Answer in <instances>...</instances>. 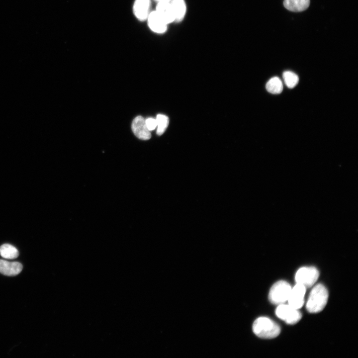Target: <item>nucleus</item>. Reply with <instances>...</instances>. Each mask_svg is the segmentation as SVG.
<instances>
[{
	"label": "nucleus",
	"instance_id": "obj_1",
	"mask_svg": "<svg viewBox=\"0 0 358 358\" xmlns=\"http://www.w3.org/2000/svg\"><path fill=\"white\" fill-rule=\"evenodd\" d=\"M328 299L327 288L321 283L316 285L311 290L306 308L309 313H318L324 308Z\"/></svg>",
	"mask_w": 358,
	"mask_h": 358
},
{
	"label": "nucleus",
	"instance_id": "obj_2",
	"mask_svg": "<svg viewBox=\"0 0 358 358\" xmlns=\"http://www.w3.org/2000/svg\"><path fill=\"white\" fill-rule=\"evenodd\" d=\"M253 331L258 337L263 339H272L278 336L280 332L279 325L269 318L261 317L253 324Z\"/></svg>",
	"mask_w": 358,
	"mask_h": 358
},
{
	"label": "nucleus",
	"instance_id": "obj_3",
	"mask_svg": "<svg viewBox=\"0 0 358 358\" xmlns=\"http://www.w3.org/2000/svg\"><path fill=\"white\" fill-rule=\"evenodd\" d=\"M290 285L284 280L275 282L270 289L268 299L271 303L279 305L287 301L291 290Z\"/></svg>",
	"mask_w": 358,
	"mask_h": 358
},
{
	"label": "nucleus",
	"instance_id": "obj_4",
	"mask_svg": "<svg viewBox=\"0 0 358 358\" xmlns=\"http://www.w3.org/2000/svg\"><path fill=\"white\" fill-rule=\"evenodd\" d=\"M319 275V271L315 267H302L297 271L295 279L296 283L309 288L316 282Z\"/></svg>",
	"mask_w": 358,
	"mask_h": 358
},
{
	"label": "nucleus",
	"instance_id": "obj_5",
	"mask_svg": "<svg viewBox=\"0 0 358 358\" xmlns=\"http://www.w3.org/2000/svg\"><path fill=\"white\" fill-rule=\"evenodd\" d=\"M275 314L279 318L289 325L296 324L302 317V314L298 309L292 307L289 304L283 303L278 305L275 310Z\"/></svg>",
	"mask_w": 358,
	"mask_h": 358
},
{
	"label": "nucleus",
	"instance_id": "obj_6",
	"mask_svg": "<svg viewBox=\"0 0 358 358\" xmlns=\"http://www.w3.org/2000/svg\"><path fill=\"white\" fill-rule=\"evenodd\" d=\"M306 288L302 284L296 283L291 288L288 299V304L292 307L299 309L304 303V295Z\"/></svg>",
	"mask_w": 358,
	"mask_h": 358
},
{
	"label": "nucleus",
	"instance_id": "obj_7",
	"mask_svg": "<svg viewBox=\"0 0 358 358\" xmlns=\"http://www.w3.org/2000/svg\"><path fill=\"white\" fill-rule=\"evenodd\" d=\"M151 0H135L132 10L135 17L139 21H146L150 13Z\"/></svg>",
	"mask_w": 358,
	"mask_h": 358
},
{
	"label": "nucleus",
	"instance_id": "obj_8",
	"mask_svg": "<svg viewBox=\"0 0 358 358\" xmlns=\"http://www.w3.org/2000/svg\"><path fill=\"white\" fill-rule=\"evenodd\" d=\"M146 21L150 29L157 34H163L167 30V24L156 13L155 10L151 11Z\"/></svg>",
	"mask_w": 358,
	"mask_h": 358
},
{
	"label": "nucleus",
	"instance_id": "obj_9",
	"mask_svg": "<svg viewBox=\"0 0 358 358\" xmlns=\"http://www.w3.org/2000/svg\"><path fill=\"white\" fill-rule=\"evenodd\" d=\"M132 129L135 135L140 139L147 140L151 137L150 131L146 126L145 119L141 116H137L133 120Z\"/></svg>",
	"mask_w": 358,
	"mask_h": 358
},
{
	"label": "nucleus",
	"instance_id": "obj_10",
	"mask_svg": "<svg viewBox=\"0 0 358 358\" xmlns=\"http://www.w3.org/2000/svg\"><path fill=\"white\" fill-rule=\"evenodd\" d=\"M155 11L167 24L175 21L171 2L157 3Z\"/></svg>",
	"mask_w": 358,
	"mask_h": 358
},
{
	"label": "nucleus",
	"instance_id": "obj_11",
	"mask_svg": "<svg viewBox=\"0 0 358 358\" xmlns=\"http://www.w3.org/2000/svg\"><path fill=\"white\" fill-rule=\"evenodd\" d=\"M22 269V265L19 262H10L0 260V272L7 276H15Z\"/></svg>",
	"mask_w": 358,
	"mask_h": 358
},
{
	"label": "nucleus",
	"instance_id": "obj_12",
	"mask_svg": "<svg viewBox=\"0 0 358 358\" xmlns=\"http://www.w3.org/2000/svg\"><path fill=\"white\" fill-rule=\"evenodd\" d=\"M171 4L175 17V21H181L183 19L186 12V5L184 0H172Z\"/></svg>",
	"mask_w": 358,
	"mask_h": 358
},
{
	"label": "nucleus",
	"instance_id": "obj_13",
	"mask_svg": "<svg viewBox=\"0 0 358 358\" xmlns=\"http://www.w3.org/2000/svg\"><path fill=\"white\" fill-rule=\"evenodd\" d=\"M310 4V0H284L283 5L288 10L299 12L306 9Z\"/></svg>",
	"mask_w": 358,
	"mask_h": 358
},
{
	"label": "nucleus",
	"instance_id": "obj_14",
	"mask_svg": "<svg viewBox=\"0 0 358 358\" xmlns=\"http://www.w3.org/2000/svg\"><path fill=\"white\" fill-rule=\"evenodd\" d=\"M0 255L5 259H14L19 255L17 249L8 244H4L0 247Z\"/></svg>",
	"mask_w": 358,
	"mask_h": 358
},
{
	"label": "nucleus",
	"instance_id": "obj_15",
	"mask_svg": "<svg viewBox=\"0 0 358 358\" xmlns=\"http://www.w3.org/2000/svg\"><path fill=\"white\" fill-rule=\"evenodd\" d=\"M266 89L272 94L280 93L283 90L281 81L277 77L271 78L266 84Z\"/></svg>",
	"mask_w": 358,
	"mask_h": 358
},
{
	"label": "nucleus",
	"instance_id": "obj_16",
	"mask_svg": "<svg viewBox=\"0 0 358 358\" xmlns=\"http://www.w3.org/2000/svg\"><path fill=\"white\" fill-rule=\"evenodd\" d=\"M156 120L157 126V134L161 135L168 126L169 119L167 116L159 114L157 115Z\"/></svg>",
	"mask_w": 358,
	"mask_h": 358
},
{
	"label": "nucleus",
	"instance_id": "obj_17",
	"mask_svg": "<svg viewBox=\"0 0 358 358\" xmlns=\"http://www.w3.org/2000/svg\"><path fill=\"white\" fill-rule=\"evenodd\" d=\"M284 83L289 88H293L296 86L299 81L298 76L291 71H285L283 73Z\"/></svg>",
	"mask_w": 358,
	"mask_h": 358
},
{
	"label": "nucleus",
	"instance_id": "obj_18",
	"mask_svg": "<svg viewBox=\"0 0 358 358\" xmlns=\"http://www.w3.org/2000/svg\"><path fill=\"white\" fill-rule=\"evenodd\" d=\"M145 123L149 131L153 130L157 127L156 120L155 118H148L145 119Z\"/></svg>",
	"mask_w": 358,
	"mask_h": 358
},
{
	"label": "nucleus",
	"instance_id": "obj_19",
	"mask_svg": "<svg viewBox=\"0 0 358 358\" xmlns=\"http://www.w3.org/2000/svg\"><path fill=\"white\" fill-rule=\"evenodd\" d=\"M156 1L157 3L159 2H171L172 0H154Z\"/></svg>",
	"mask_w": 358,
	"mask_h": 358
}]
</instances>
